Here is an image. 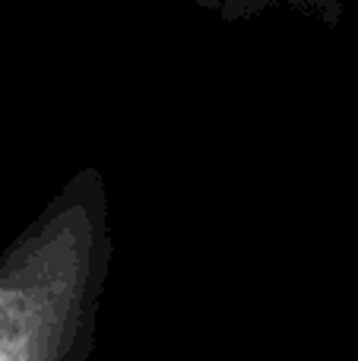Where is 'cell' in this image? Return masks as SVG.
<instances>
[{
  "mask_svg": "<svg viewBox=\"0 0 358 361\" xmlns=\"http://www.w3.org/2000/svg\"><path fill=\"white\" fill-rule=\"evenodd\" d=\"M76 212L32 231L0 267V358L61 355L86 286V225Z\"/></svg>",
  "mask_w": 358,
  "mask_h": 361,
  "instance_id": "1",
  "label": "cell"
}]
</instances>
